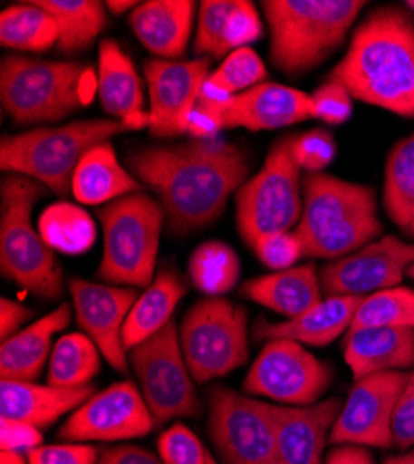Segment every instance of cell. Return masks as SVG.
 <instances>
[{"mask_svg":"<svg viewBox=\"0 0 414 464\" xmlns=\"http://www.w3.org/2000/svg\"><path fill=\"white\" fill-rule=\"evenodd\" d=\"M127 164L157 193L175 232H190L219 218L249 171L247 154L219 138L140 149L129 154Z\"/></svg>","mask_w":414,"mask_h":464,"instance_id":"obj_1","label":"cell"},{"mask_svg":"<svg viewBox=\"0 0 414 464\" xmlns=\"http://www.w3.org/2000/svg\"><path fill=\"white\" fill-rule=\"evenodd\" d=\"M350 95L414 118V19L401 6L373 10L353 32L348 53L329 72Z\"/></svg>","mask_w":414,"mask_h":464,"instance_id":"obj_2","label":"cell"},{"mask_svg":"<svg viewBox=\"0 0 414 464\" xmlns=\"http://www.w3.org/2000/svg\"><path fill=\"white\" fill-rule=\"evenodd\" d=\"M381 232L373 188L327 173H311L303 179V214L295 235L303 244L305 256L344 258Z\"/></svg>","mask_w":414,"mask_h":464,"instance_id":"obj_3","label":"cell"},{"mask_svg":"<svg viewBox=\"0 0 414 464\" xmlns=\"http://www.w3.org/2000/svg\"><path fill=\"white\" fill-rule=\"evenodd\" d=\"M99 82L79 62L6 56L0 65V97L15 125L54 123L90 104Z\"/></svg>","mask_w":414,"mask_h":464,"instance_id":"obj_4","label":"cell"},{"mask_svg":"<svg viewBox=\"0 0 414 464\" xmlns=\"http://www.w3.org/2000/svg\"><path fill=\"white\" fill-rule=\"evenodd\" d=\"M364 0H266L272 60L286 74H303L327 60L348 35Z\"/></svg>","mask_w":414,"mask_h":464,"instance_id":"obj_5","label":"cell"},{"mask_svg":"<svg viewBox=\"0 0 414 464\" xmlns=\"http://www.w3.org/2000/svg\"><path fill=\"white\" fill-rule=\"evenodd\" d=\"M45 186L30 177L10 175L3 180L0 205V269L3 276L42 299L63 294V272L40 230L32 227V208Z\"/></svg>","mask_w":414,"mask_h":464,"instance_id":"obj_6","label":"cell"},{"mask_svg":"<svg viewBox=\"0 0 414 464\" xmlns=\"http://www.w3.org/2000/svg\"><path fill=\"white\" fill-rule=\"evenodd\" d=\"M125 130H130L129 125L118 120H88L5 136L0 143V168L12 175L30 177L65 196L84 154Z\"/></svg>","mask_w":414,"mask_h":464,"instance_id":"obj_7","label":"cell"},{"mask_svg":"<svg viewBox=\"0 0 414 464\" xmlns=\"http://www.w3.org/2000/svg\"><path fill=\"white\" fill-rule=\"evenodd\" d=\"M104 251L99 279L130 288H147L157 277V256L166 212L138 191L108 203L101 212Z\"/></svg>","mask_w":414,"mask_h":464,"instance_id":"obj_8","label":"cell"},{"mask_svg":"<svg viewBox=\"0 0 414 464\" xmlns=\"http://www.w3.org/2000/svg\"><path fill=\"white\" fill-rule=\"evenodd\" d=\"M303 214V180L294 160L292 138L277 141L262 169L236 196V225L251 247L262 238L288 232Z\"/></svg>","mask_w":414,"mask_h":464,"instance_id":"obj_9","label":"cell"},{"mask_svg":"<svg viewBox=\"0 0 414 464\" xmlns=\"http://www.w3.org/2000/svg\"><path fill=\"white\" fill-rule=\"evenodd\" d=\"M178 338L196 382L225 377L249 355L246 308L223 297L201 299L186 313Z\"/></svg>","mask_w":414,"mask_h":464,"instance_id":"obj_10","label":"cell"},{"mask_svg":"<svg viewBox=\"0 0 414 464\" xmlns=\"http://www.w3.org/2000/svg\"><path fill=\"white\" fill-rule=\"evenodd\" d=\"M129 352L130 368L157 425L201 412L196 381L184 361L175 322Z\"/></svg>","mask_w":414,"mask_h":464,"instance_id":"obj_11","label":"cell"},{"mask_svg":"<svg viewBox=\"0 0 414 464\" xmlns=\"http://www.w3.org/2000/svg\"><path fill=\"white\" fill-rule=\"evenodd\" d=\"M208 435L225 464H283L270 403L225 386L208 394Z\"/></svg>","mask_w":414,"mask_h":464,"instance_id":"obj_12","label":"cell"},{"mask_svg":"<svg viewBox=\"0 0 414 464\" xmlns=\"http://www.w3.org/2000/svg\"><path fill=\"white\" fill-rule=\"evenodd\" d=\"M331 382L332 368L305 350L303 343L275 338L260 350L244 381V391L281 405L307 407L320 401Z\"/></svg>","mask_w":414,"mask_h":464,"instance_id":"obj_13","label":"cell"},{"mask_svg":"<svg viewBox=\"0 0 414 464\" xmlns=\"http://www.w3.org/2000/svg\"><path fill=\"white\" fill-rule=\"evenodd\" d=\"M409 372H383L355 381L338 414L329 444L389 450L394 446V414Z\"/></svg>","mask_w":414,"mask_h":464,"instance_id":"obj_14","label":"cell"},{"mask_svg":"<svg viewBox=\"0 0 414 464\" xmlns=\"http://www.w3.org/2000/svg\"><path fill=\"white\" fill-rule=\"evenodd\" d=\"M155 425L141 391L134 382L121 381L71 412L58 435L65 442H120L145 437Z\"/></svg>","mask_w":414,"mask_h":464,"instance_id":"obj_15","label":"cell"},{"mask_svg":"<svg viewBox=\"0 0 414 464\" xmlns=\"http://www.w3.org/2000/svg\"><path fill=\"white\" fill-rule=\"evenodd\" d=\"M412 266L414 244L398 237H383L327 264L320 274L323 295L364 297L366 294L396 288Z\"/></svg>","mask_w":414,"mask_h":464,"instance_id":"obj_16","label":"cell"},{"mask_svg":"<svg viewBox=\"0 0 414 464\" xmlns=\"http://www.w3.org/2000/svg\"><path fill=\"white\" fill-rule=\"evenodd\" d=\"M69 292L77 322L99 347L104 361L118 372H127L129 357L123 329L140 294L136 288L69 279Z\"/></svg>","mask_w":414,"mask_h":464,"instance_id":"obj_17","label":"cell"},{"mask_svg":"<svg viewBox=\"0 0 414 464\" xmlns=\"http://www.w3.org/2000/svg\"><path fill=\"white\" fill-rule=\"evenodd\" d=\"M207 60H150L145 63L149 86V130L157 138L186 134L188 118L197 106L208 79Z\"/></svg>","mask_w":414,"mask_h":464,"instance_id":"obj_18","label":"cell"},{"mask_svg":"<svg viewBox=\"0 0 414 464\" xmlns=\"http://www.w3.org/2000/svg\"><path fill=\"white\" fill-rule=\"evenodd\" d=\"M217 115L225 129L275 130L314 120L313 97L283 84L265 82L235 95Z\"/></svg>","mask_w":414,"mask_h":464,"instance_id":"obj_19","label":"cell"},{"mask_svg":"<svg viewBox=\"0 0 414 464\" xmlns=\"http://www.w3.org/2000/svg\"><path fill=\"white\" fill-rule=\"evenodd\" d=\"M342 401L329 398L307 407L272 405V421L283 464H325L323 451Z\"/></svg>","mask_w":414,"mask_h":464,"instance_id":"obj_20","label":"cell"},{"mask_svg":"<svg viewBox=\"0 0 414 464\" xmlns=\"http://www.w3.org/2000/svg\"><path fill=\"white\" fill-rule=\"evenodd\" d=\"M344 359L355 381L383 372H410L414 366V329H350L344 340Z\"/></svg>","mask_w":414,"mask_h":464,"instance_id":"obj_21","label":"cell"},{"mask_svg":"<svg viewBox=\"0 0 414 464\" xmlns=\"http://www.w3.org/2000/svg\"><path fill=\"white\" fill-rule=\"evenodd\" d=\"M93 394L95 389L91 384L79 389H60L30 381H3L0 384L3 418L30 423L37 430L49 428L63 414L74 412Z\"/></svg>","mask_w":414,"mask_h":464,"instance_id":"obj_22","label":"cell"},{"mask_svg":"<svg viewBox=\"0 0 414 464\" xmlns=\"http://www.w3.org/2000/svg\"><path fill=\"white\" fill-rule=\"evenodd\" d=\"M97 95L106 113L129 125L130 130L149 127V111H143V92L132 60L111 40L99 49Z\"/></svg>","mask_w":414,"mask_h":464,"instance_id":"obj_23","label":"cell"},{"mask_svg":"<svg viewBox=\"0 0 414 464\" xmlns=\"http://www.w3.org/2000/svg\"><path fill=\"white\" fill-rule=\"evenodd\" d=\"M192 0H149L140 3L129 19L141 45L162 58L184 54L194 26Z\"/></svg>","mask_w":414,"mask_h":464,"instance_id":"obj_24","label":"cell"},{"mask_svg":"<svg viewBox=\"0 0 414 464\" xmlns=\"http://www.w3.org/2000/svg\"><path fill=\"white\" fill-rule=\"evenodd\" d=\"M362 297L338 295L325 297L307 313L294 320L281 324H270L266 320H258L255 325L256 340H275L286 338L299 343H309L323 347L332 343L342 333L350 331L353 316Z\"/></svg>","mask_w":414,"mask_h":464,"instance_id":"obj_25","label":"cell"},{"mask_svg":"<svg viewBox=\"0 0 414 464\" xmlns=\"http://www.w3.org/2000/svg\"><path fill=\"white\" fill-rule=\"evenodd\" d=\"M71 306L62 303L53 313L35 320L26 329L3 342L0 347V375L3 381L34 382L53 353V336L67 329Z\"/></svg>","mask_w":414,"mask_h":464,"instance_id":"obj_26","label":"cell"},{"mask_svg":"<svg viewBox=\"0 0 414 464\" xmlns=\"http://www.w3.org/2000/svg\"><path fill=\"white\" fill-rule=\"evenodd\" d=\"M242 295L294 320L323 299L322 279L313 264L295 266L244 283Z\"/></svg>","mask_w":414,"mask_h":464,"instance_id":"obj_27","label":"cell"},{"mask_svg":"<svg viewBox=\"0 0 414 464\" xmlns=\"http://www.w3.org/2000/svg\"><path fill=\"white\" fill-rule=\"evenodd\" d=\"M141 189L140 180L118 160L110 141L90 149L72 175L71 191L84 205H102L132 196Z\"/></svg>","mask_w":414,"mask_h":464,"instance_id":"obj_28","label":"cell"},{"mask_svg":"<svg viewBox=\"0 0 414 464\" xmlns=\"http://www.w3.org/2000/svg\"><path fill=\"white\" fill-rule=\"evenodd\" d=\"M186 295V286L180 277L169 269H162L157 274L145 292L134 303L123 329V342L127 350L141 343L143 340L160 333L168 324L177 304Z\"/></svg>","mask_w":414,"mask_h":464,"instance_id":"obj_29","label":"cell"},{"mask_svg":"<svg viewBox=\"0 0 414 464\" xmlns=\"http://www.w3.org/2000/svg\"><path fill=\"white\" fill-rule=\"evenodd\" d=\"M58 26L56 49L63 54L81 53L106 28V3L97 0H35Z\"/></svg>","mask_w":414,"mask_h":464,"instance_id":"obj_30","label":"cell"},{"mask_svg":"<svg viewBox=\"0 0 414 464\" xmlns=\"http://www.w3.org/2000/svg\"><path fill=\"white\" fill-rule=\"evenodd\" d=\"M383 205L398 228L407 237H414V134L398 141L389 152Z\"/></svg>","mask_w":414,"mask_h":464,"instance_id":"obj_31","label":"cell"},{"mask_svg":"<svg viewBox=\"0 0 414 464\" xmlns=\"http://www.w3.org/2000/svg\"><path fill=\"white\" fill-rule=\"evenodd\" d=\"M101 370V352L84 333L63 334L49 359L47 384L60 389L90 386Z\"/></svg>","mask_w":414,"mask_h":464,"instance_id":"obj_32","label":"cell"},{"mask_svg":"<svg viewBox=\"0 0 414 464\" xmlns=\"http://www.w3.org/2000/svg\"><path fill=\"white\" fill-rule=\"evenodd\" d=\"M54 19L35 3L10 6L0 14V44L14 51L43 53L58 45Z\"/></svg>","mask_w":414,"mask_h":464,"instance_id":"obj_33","label":"cell"},{"mask_svg":"<svg viewBox=\"0 0 414 464\" xmlns=\"http://www.w3.org/2000/svg\"><path fill=\"white\" fill-rule=\"evenodd\" d=\"M45 244L65 255H82L93 247L97 228L93 219L82 208L71 203H56L43 210L37 221Z\"/></svg>","mask_w":414,"mask_h":464,"instance_id":"obj_34","label":"cell"},{"mask_svg":"<svg viewBox=\"0 0 414 464\" xmlns=\"http://www.w3.org/2000/svg\"><path fill=\"white\" fill-rule=\"evenodd\" d=\"M188 274L199 292L208 297H221L238 283L240 258L227 244L207 242L188 260Z\"/></svg>","mask_w":414,"mask_h":464,"instance_id":"obj_35","label":"cell"},{"mask_svg":"<svg viewBox=\"0 0 414 464\" xmlns=\"http://www.w3.org/2000/svg\"><path fill=\"white\" fill-rule=\"evenodd\" d=\"M368 327L414 329V290L396 286L362 297L350 329Z\"/></svg>","mask_w":414,"mask_h":464,"instance_id":"obj_36","label":"cell"},{"mask_svg":"<svg viewBox=\"0 0 414 464\" xmlns=\"http://www.w3.org/2000/svg\"><path fill=\"white\" fill-rule=\"evenodd\" d=\"M268 69L251 47L233 51L208 76L212 84L231 95H240L258 84H265Z\"/></svg>","mask_w":414,"mask_h":464,"instance_id":"obj_37","label":"cell"},{"mask_svg":"<svg viewBox=\"0 0 414 464\" xmlns=\"http://www.w3.org/2000/svg\"><path fill=\"white\" fill-rule=\"evenodd\" d=\"M262 35V21L256 8L247 0H235V6L225 21L221 35V56L231 54L233 51L244 49L256 42Z\"/></svg>","mask_w":414,"mask_h":464,"instance_id":"obj_38","label":"cell"},{"mask_svg":"<svg viewBox=\"0 0 414 464\" xmlns=\"http://www.w3.org/2000/svg\"><path fill=\"white\" fill-rule=\"evenodd\" d=\"M159 455L164 464H208L210 451L190 428L175 423L160 435Z\"/></svg>","mask_w":414,"mask_h":464,"instance_id":"obj_39","label":"cell"},{"mask_svg":"<svg viewBox=\"0 0 414 464\" xmlns=\"http://www.w3.org/2000/svg\"><path fill=\"white\" fill-rule=\"evenodd\" d=\"M235 0H205L199 6L197 34H196V53L221 56V35Z\"/></svg>","mask_w":414,"mask_h":464,"instance_id":"obj_40","label":"cell"},{"mask_svg":"<svg viewBox=\"0 0 414 464\" xmlns=\"http://www.w3.org/2000/svg\"><path fill=\"white\" fill-rule=\"evenodd\" d=\"M294 160L301 169L322 173L336 157V141L327 130L316 129L292 138Z\"/></svg>","mask_w":414,"mask_h":464,"instance_id":"obj_41","label":"cell"},{"mask_svg":"<svg viewBox=\"0 0 414 464\" xmlns=\"http://www.w3.org/2000/svg\"><path fill=\"white\" fill-rule=\"evenodd\" d=\"M256 256L272 272H283V269L295 267V262L299 258H305L303 244L297 238L295 230L288 232H277V235H270L262 238L255 247Z\"/></svg>","mask_w":414,"mask_h":464,"instance_id":"obj_42","label":"cell"},{"mask_svg":"<svg viewBox=\"0 0 414 464\" xmlns=\"http://www.w3.org/2000/svg\"><path fill=\"white\" fill-rule=\"evenodd\" d=\"M311 97L314 106V120H320L327 125H344L353 115V97L342 84L327 81L314 93H311Z\"/></svg>","mask_w":414,"mask_h":464,"instance_id":"obj_43","label":"cell"},{"mask_svg":"<svg viewBox=\"0 0 414 464\" xmlns=\"http://www.w3.org/2000/svg\"><path fill=\"white\" fill-rule=\"evenodd\" d=\"M99 450L82 442L51 444L32 450L26 455L28 464H97Z\"/></svg>","mask_w":414,"mask_h":464,"instance_id":"obj_44","label":"cell"},{"mask_svg":"<svg viewBox=\"0 0 414 464\" xmlns=\"http://www.w3.org/2000/svg\"><path fill=\"white\" fill-rule=\"evenodd\" d=\"M42 442V430L24 421L3 418V423H0V448H3V451L28 455L32 450L43 446Z\"/></svg>","mask_w":414,"mask_h":464,"instance_id":"obj_45","label":"cell"},{"mask_svg":"<svg viewBox=\"0 0 414 464\" xmlns=\"http://www.w3.org/2000/svg\"><path fill=\"white\" fill-rule=\"evenodd\" d=\"M394 446L400 450L414 448V366L409 372V379L394 414Z\"/></svg>","mask_w":414,"mask_h":464,"instance_id":"obj_46","label":"cell"},{"mask_svg":"<svg viewBox=\"0 0 414 464\" xmlns=\"http://www.w3.org/2000/svg\"><path fill=\"white\" fill-rule=\"evenodd\" d=\"M223 129L225 125L219 115L214 110L197 102V106L190 113V118H188L186 134H190L194 140H217Z\"/></svg>","mask_w":414,"mask_h":464,"instance_id":"obj_47","label":"cell"},{"mask_svg":"<svg viewBox=\"0 0 414 464\" xmlns=\"http://www.w3.org/2000/svg\"><path fill=\"white\" fill-rule=\"evenodd\" d=\"M97 464H164V460L145 448L123 444L102 450Z\"/></svg>","mask_w":414,"mask_h":464,"instance_id":"obj_48","label":"cell"},{"mask_svg":"<svg viewBox=\"0 0 414 464\" xmlns=\"http://www.w3.org/2000/svg\"><path fill=\"white\" fill-rule=\"evenodd\" d=\"M32 316L26 306L14 299L3 297L0 301V338L8 340L19 333V327Z\"/></svg>","mask_w":414,"mask_h":464,"instance_id":"obj_49","label":"cell"},{"mask_svg":"<svg viewBox=\"0 0 414 464\" xmlns=\"http://www.w3.org/2000/svg\"><path fill=\"white\" fill-rule=\"evenodd\" d=\"M325 464H375V460H373V455L368 451V448L342 444V446H334L327 453Z\"/></svg>","mask_w":414,"mask_h":464,"instance_id":"obj_50","label":"cell"},{"mask_svg":"<svg viewBox=\"0 0 414 464\" xmlns=\"http://www.w3.org/2000/svg\"><path fill=\"white\" fill-rule=\"evenodd\" d=\"M0 464H28L26 455L14 453V451H3L0 453Z\"/></svg>","mask_w":414,"mask_h":464,"instance_id":"obj_51","label":"cell"},{"mask_svg":"<svg viewBox=\"0 0 414 464\" xmlns=\"http://www.w3.org/2000/svg\"><path fill=\"white\" fill-rule=\"evenodd\" d=\"M138 3H130V0H120V3H116V0H111V3H106V8L111 10L114 14H121V12H127L130 8H136Z\"/></svg>","mask_w":414,"mask_h":464,"instance_id":"obj_52","label":"cell"},{"mask_svg":"<svg viewBox=\"0 0 414 464\" xmlns=\"http://www.w3.org/2000/svg\"><path fill=\"white\" fill-rule=\"evenodd\" d=\"M385 464H414V450L400 453V455H394V457L387 459Z\"/></svg>","mask_w":414,"mask_h":464,"instance_id":"obj_53","label":"cell"},{"mask_svg":"<svg viewBox=\"0 0 414 464\" xmlns=\"http://www.w3.org/2000/svg\"><path fill=\"white\" fill-rule=\"evenodd\" d=\"M208 464H219V462H217V459H216L212 453L208 455Z\"/></svg>","mask_w":414,"mask_h":464,"instance_id":"obj_54","label":"cell"},{"mask_svg":"<svg viewBox=\"0 0 414 464\" xmlns=\"http://www.w3.org/2000/svg\"><path fill=\"white\" fill-rule=\"evenodd\" d=\"M405 6H409V10L414 12V0H409V3H405Z\"/></svg>","mask_w":414,"mask_h":464,"instance_id":"obj_55","label":"cell"},{"mask_svg":"<svg viewBox=\"0 0 414 464\" xmlns=\"http://www.w3.org/2000/svg\"><path fill=\"white\" fill-rule=\"evenodd\" d=\"M409 276H410V277H412V279H414V266H412V267H410V269H409Z\"/></svg>","mask_w":414,"mask_h":464,"instance_id":"obj_56","label":"cell"}]
</instances>
